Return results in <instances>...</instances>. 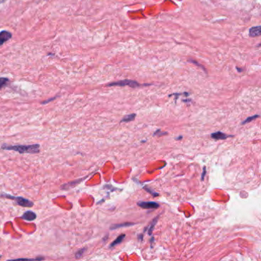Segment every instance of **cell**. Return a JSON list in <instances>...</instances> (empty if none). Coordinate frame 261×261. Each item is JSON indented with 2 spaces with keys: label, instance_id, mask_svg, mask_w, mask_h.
I'll list each match as a JSON object with an SVG mask.
<instances>
[{
  "label": "cell",
  "instance_id": "cell-1",
  "mask_svg": "<svg viewBox=\"0 0 261 261\" xmlns=\"http://www.w3.org/2000/svg\"><path fill=\"white\" fill-rule=\"evenodd\" d=\"M2 150H4L15 151L21 154H38L40 152V144H33V145H14L8 146L4 144L2 146Z\"/></svg>",
  "mask_w": 261,
  "mask_h": 261
},
{
  "label": "cell",
  "instance_id": "cell-2",
  "mask_svg": "<svg viewBox=\"0 0 261 261\" xmlns=\"http://www.w3.org/2000/svg\"><path fill=\"white\" fill-rule=\"evenodd\" d=\"M2 197L6 198H10V200H14L17 203V204L18 206H22V207H32L34 206V203L30 201V200H27V198H24L23 197H20V196H10V194H2L1 196Z\"/></svg>",
  "mask_w": 261,
  "mask_h": 261
},
{
  "label": "cell",
  "instance_id": "cell-3",
  "mask_svg": "<svg viewBox=\"0 0 261 261\" xmlns=\"http://www.w3.org/2000/svg\"><path fill=\"white\" fill-rule=\"evenodd\" d=\"M138 206L145 209H155L160 207V204L155 202H139Z\"/></svg>",
  "mask_w": 261,
  "mask_h": 261
},
{
  "label": "cell",
  "instance_id": "cell-4",
  "mask_svg": "<svg viewBox=\"0 0 261 261\" xmlns=\"http://www.w3.org/2000/svg\"><path fill=\"white\" fill-rule=\"evenodd\" d=\"M36 217H37V216H36V214L34 212H32V210H28V212H26L23 214V216H22L21 218L23 219V220L31 222V220H34V219L36 218Z\"/></svg>",
  "mask_w": 261,
  "mask_h": 261
},
{
  "label": "cell",
  "instance_id": "cell-5",
  "mask_svg": "<svg viewBox=\"0 0 261 261\" xmlns=\"http://www.w3.org/2000/svg\"><path fill=\"white\" fill-rule=\"evenodd\" d=\"M232 136H233L226 135V134H223L222 132H216L210 135V138H212V139L216 140H226L227 139V138H232Z\"/></svg>",
  "mask_w": 261,
  "mask_h": 261
},
{
  "label": "cell",
  "instance_id": "cell-6",
  "mask_svg": "<svg viewBox=\"0 0 261 261\" xmlns=\"http://www.w3.org/2000/svg\"><path fill=\"white\" fill-rule=\"evenodd\" d=\"M12 37V34L8 32L4 31L0 33V44H4L7 40H10Z\"/></svg>",
  "mask_w": 261,
  "mask_h": 261
},
{
  "label": "cell",
  "instance_id": "cell-7",
  "mask_svg": "<svg viewBox=\"0 0 261 261\" xmlns=\"http://www.w3.org/2000/svg\"><path fill=\"white\" fill-rule=\"evenodd\" d=\"M135 224L131 223V222H126V223L118 224H113L111 226L110 230H116V229L120 228L130 227L134 226Z\"/></svg>",
  "mask_w": 261,
  "mask_h": 261
},
{
  "label": "cell",
  "instance_id": "cell-8",
  "mask_svg": "<svg viewBox=\"0 0 261 261\" xmlns=\"http://www.w3.org/2000/svg\"><path fill=\"white\" fill-rule=\"evenodd\" d=\"M126 238V235L122 234L120 235L119 237L116 239V240H114L111 244L110 245V248H114V246H116V245L120 244L124 242V239Z\"/></svg>",
  "mask_w": 261,
  "mask_h": 261
},
{
  "label": "cell",
  "instance_id": "cell-9",
  "mask_svg": "<svg viewBox=\"0 0 261 261\" xmlns=\"http://www.w3.org/2000/svg\"><path fill=\"white\" fill-rule=\"evenodd\" d=\"M158 217H156L155 218L152 220V222H151L150 226V227L146 228L145 229V230H146V229H148V235H152V230H154V227H155L156 224L157 222H158Z\"/></svg>",
  "mask_w": 261,
  "mask_h": 261
},
{
  "label": "cell",
  "instance_id": "cell-10",
  "mask_svg": "<svg viewBox=\"0 0 261 261\" xmlns=\"http://www.w3.org/2000/svg\"><path fill=\"white\" fill-rule=\"evenodd\" d=\"M260 34V26L254 27L250 30V36L254 37V36H259Z\"/></svg>",
  "mask_w": 261,
  "mask_h": 261
},
{
  "label": "cell",
  "instance_id": "cell-11",
  "mask_svg": "<svg viewBox=\"0 0 261 261\" xmlns=\"http://www.w3.org/2000/svg\"><path fill=\"white\" fill-rule=\"evenodd\" d=\"M136 116V115L135 114H131L128 115V116H125V118H122V120H121L120 122H130V121H132L134 120H135Z\"/></svg>",
  "mask_w": 261,
  "mask_h": 261
},
{
  "label": "cell",
  "instance_id": "cell-12",
  "mask_svg": "<svg viewBox=\"0 0 261 261\" xmlns=\"http://www.w3.org/2000/svg\"><path fill=\"white\" fill-rule=\"evenodd\" d=\"M260 116L259 115H254V116H250V118H246V120H245L244 121H243L242 122V125H244V124H248V122H252V120H254L256 119V118H259Z\"/></svg>",
  "mask_w": 261,
  "mask_h": 261
},
{
  "label": "cell",
  "instance_id": "cell-13",
  "mask_svg": "<svg viewBox=\"0 0 261 261\" xmlns=\"http://www.w3.org/2000/svg\"><path fill=\"white\" fill-rule=\"evenodd\" d=\"M86 249L85 248H82V249L79 250L78 252L76 254V258H77V259L82 258V256H83L84 254V252H86Z\"/></svg>",
  "mask_w": 261,
  "mask_h": 261
},
{
  "label": "cell",
  "instance_id": "cell-14",
  "mask_svg": "<svg viewBox=\"0 0 261 261\" xmlns=\"http://www.w3.org/2000/svg\"><path fill=\"white\" fill-rule=\"evenodd\" d=\"M8 82V79L5 78H0V89H2V88H4V86L7 84Z\"/></svg>",
  "mask_w": 261,
  "mask_h": 261
},
{
  "label": "cell",
  "instance_id": "cell-15",
  "mask_svg": "<svg viewBox=\"0 0 261 261\" xmlns=\"http://www.w3.org/2000/svg\"><path fill=\"white\" fill-rule=\"evenodd\" d=\"M167 132H162V131L160 130H158L156 131L155 132H154V136H164V135H166Z\"/></svg>",
  "mask_w": 261,
  "mask_h": 261
},
{
  "label": "cell",
  "instance_id": "cell-16",
  "mask_svg": "<svg viewBox=\"0 0 261 261\" xmlns=\"http://www.w3.org/2000/svg\"><path fill=\"white\" fill-rule=\"evenodd\" d=\"M144 190H146V191L150 193V194H152V196H158V193L154 192L152 191V190H148V188H147V187H144Z\"/></svg>",
  "mask_w": 261,
  "mask_h": 261
},
{
  "label": "cell",
  "instance_id": "cell-17",
  "mask_svg": "<svg viewBox=\"0 0 261 261\" xmlns=\"http://www.w3.org/2000/svg\"><path fill=\"white\" fill-rule=\"evenodd\" d=\"M206 167H204V170H203V172L202 174V181H203L204 178V176H206Z\"/></svg>",
  "mask_w": 261,
  "mask_h": 261
},
{
  "label": "cell",
  "instance_id": "cell-18",
  "mask_svg": "<svg viewBox=\"0 0 261 261\" xmlns=\"http://www.w3.org/2000/svg\"><path fill=\"white\" fill-rule=\"evenodd\" d=\"M6 0H0V4L5 2Z\"/></svg>",
  "mask_w": 261,
  "mask_h": 261
},
{
  "label": "cell",
  "instance_id": "cell-19",
  "mask_svg": "<svg viewBox=\"0 0 261 261\" xmlns=\"http://www.w3.org/2000/svg\"><path fill=\"white\" fill-rule=\"evenodd\" d=\"M181 138H182V136H180V138H178V139L176 140H181Z\"/></svg>",
  "mask_w": 261,
  "mask_h": 261
},
{
  "label": "cell",
  "instance_id": "cell-20",
  "mask_svg": "<svg viewBox=\"0 0 261 261\" xmlns=\"http://www.w3.org/2000/svg\"><path fill=\"white\" fill-rule=\"evenodd\" d=\"M0 258H1V255H0Z\"/></svg>",
  "mask_w": 261,
  "mask_h": 261
}]
</instances>
